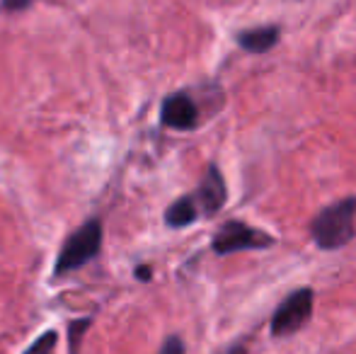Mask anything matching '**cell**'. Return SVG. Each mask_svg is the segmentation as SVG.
<instances>
[{
    "label": "cell",
    "instance_id": "52a82bcc",
    "mask_svg": "<svg viewBox=\"0 0 356 354\" xmlns=\"http://www.w3.org/2000/svg\"><path fill=\"white\" fill-rule=\"evenodd\" d=\"M282 42V27L277 24H259L238 34V44L248 54H267Z\"/></svg>",
    "mask_w": 356,
    "mask_h": 354
},
{
    "label": "cell",
    "instance_id": "8992f818",
    "mask_svg": "<svg viewBox=\"0 0 356 354\" xmlns=\"http://www.w3.org/2000/svg\"><path fill=\"white\" fill-rule=\"evenodd\" d=\"M189 194H192L199 214L207 218L216 216V214L225 207V202H228V187H225V179L216 166H209L207 175L199 182V187Z\"/></svg>",
    "mask_w": 356,
    "mask_h": 354
},
{
    "label": "cell",
    "instance_id": "7a4b0ae2",
    "mask_svg": "<svg viewBox=\"0 0 356 354\" xmlns=\"http://www.w3.org/2000/svg\"><path fill=\"white\" fill-rule=\"evenodd\" d=\"M99 248H102V221L90 218L66 238V243L58 250L54 274L63 277V274H71L73 269L85 267L99 255Z\"/></svg>",
    "mask_w": 356,
    "mask_h": 354
},
{
    "label": "cell",
    "instance_id": "8fae6325",
    "mask_svg": "<svg viewBox=\"0 0 356 354\" xmlns=\"http://www.w3.org/2000/svg\"><path fill=\"white\" fill-rule=\"evenodd\" d=\"M34 0H3V10L8 13H17V10H27Z\"/></svg>",
    "mask_w": 356,
    "mask_h": 354
},
{
    "label": "cell",
    "instance_id": "4fadbf2b",
    "mask_svg": "<svg viewBox=\"0 0 356 354\" xmlns=\"http://www.w3.org/2000/svg\"><path fill=\"white\" fill-rule=\"evenodd\" d=\"M136 277H138V279H143V282H145V279H150V267H141V269H136Z\"/></svg>",
    "mask_w": 356,
    "mask_h": 354
},
{
    "label": "cell",
    "instance_id": "5b68a950",
    "mask_svg": "<svg viewBox=\"0 0 356 354\" xmlns=\"http://www.w3.org/2000/svg\"><path fill=\"white\" fill-rule=\"evenodd\" d=\"M160 122L163 127L175 129V131H192L202 122V109L189 92H172L163 99Z\"/></svg>",
    "mask_w": 356,
    "mask_h": 354
},
{
    "label": "cell",
    "instance_id": "3957f363",
    "mask_svg": "<svg viewBox=\"0 0 356 354\" xmlns=\"http://www.w3.org/2000/svg\"><path fill=\"white\" fill-rule=\"evenodd\" d=\"M274 236H269L267 231L252 228L250 223L243 221H225L223 226L216 231L211 248L216 255H233V252L243 250H267L274 246Z\"/></svg>",
    "mask_w": 356,
    "mask_h": 354
},
{
    "label": "cell",
    "instance_id": "30bf717a",
    "mask_svg": "<svg viewBox=\"0 0 356 354\" xmlns=\"http://www.w3.org/2000/svg\"><path fill=\"white\" fill-rule=\"evenodd\" d=\"M158 354H184V342L179 335H170L163 342V347L158 350Z\"/></svg>",
    "mask_w": 356,
    "mask_h": 354
},
{
    "label": "cell",
    "instance_id": "6da1fadb",
    "mask_svg": "<svg viewBox=\"0 0 356 354\" xmlns=\"http://www.w3.org/2000/svg\"><path fill=\"white\" fill-rule=\"evenodd\" d=\"M310 236L320 250H339L356 238V197H342L323 207L310 221Z\"/></svg>",
    "mask_w": 356,
    "mask_h": 354
},
{
    "label": "cell",
    "instance_id": "7c38bea8",
    "mask_svg": "<svg viewBox=\"0 0 356 354\" xmlns=\"http://www.w3.org/2000/svg\"><path fill=\"white\" fill-rule=\"evenodd\" d=\"M216 354H248V347L243 342H235V345H228L225 350H218Z\"/></svg>",
    "mask_w": 356,
    "mask_h": 354
},
{
    "label": "cell",
    "instance_id": "ba28073f",
    "mask_svg": "<svg viewBox=\"0 0 356 354\" xmlns=\"http://www.w3.org/2000/svg\"><path fill=\"white\" fill-rule=\"evenodd\" d=\"M202 214H199L197 204H194L192 194H184V197L175 199L168 209H165V223L170 228H187L194 221H199Z\"/></svg>",
    "mask_w": 356,
    "mask_h": 354
},
{
    "label": "cell",
    "instance_id": "9c48e42d",
    "mask_svg": "<svg viewBox=\"0 0 356 354\" xmlns=\"http://www.w3.org/2000/svg\"><path fill=\"white\" fill-rule=\"evenodd\" d=\"M56 342H58L56 330H49V332H44L39 340H34V345L24 354H54L56 352Z\"/></svg>",
    "mask_w": 356,
    "mask_h": 354
},
{
    "label": "cell",
    "instance_id": "277c9868",
    "mask_svg": "<svg viewBox=\"0 0 356 354\" xmlns=\"http://www.w3.org/2000/svg\"><path fill=\"white\" fill-rule=\"evenodd\" d=\"M313 301L315 293L310 287H300L296 291H291L277 306L272 316V335L274 337H291L300 330L303 325H308L310 316H313Z\"/></svg>",
    "mask_w": 356,
    "mask_h": 354
}]
</instances>
